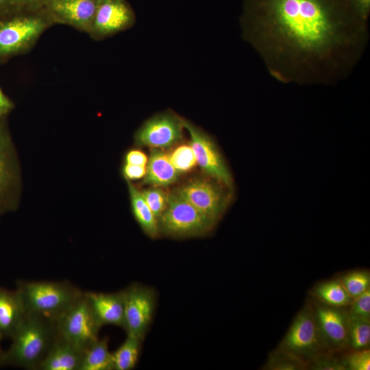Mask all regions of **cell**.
<instances>
[{
	"label": "cell",
	"mask_w": 370,
	"mask_h": 370,
	"mask_svg": "<svg viewBox=\"0 0 370 370\" xmlns=\"http://www.w3.org/2000/svg\"><path fill=\"white\" fill-rule=\"evenodd\" d=\"M242 36L284 84L334 85L356 66L368 23L346 0H244Z\"/></svg>",
	"instance_id": "obj_1"
},
{
	"label": "cell",
	"mask_w": 370,
	"mask_h": 370,
	"mask_svg": "<svg viewBox=\"0 0 370 370\" xmlns=\"http://www.w3.org/2000/svg\"><path fill=\"white\" fill-rule=\"evenodd\" d=\"M53 25L45 5H0V64L30 51Z\"/></svg>",
	"instance_id": "obj_2"
},
{
	"label": "cell",
	"mask_w": 370,
	"mask_h": 370,
	"mask_svg": "<svg viewBox=\"0 0 370 370\" xmlns=\"http://www.w3.org/2000/svg\"><path fill=\"white\" fill-rule=\"evenodd\" d=\"M57 336L55 321L36 314H27L11 338L10 347L0 358V367L38 370Z\"/></svg>",
	"instance_id": "obj_3"
},
{
	"label": "cell",
	"mask_w": 370,
	"mask_h": 370,
	"mask_svg": "<svg viewBox=\"0 0 370 370\" xmlns=\"http://www.w3.org/2000/svg\"><path fill=\"white\" fill-rule=\"evenodd\" d=\"M27 314L56 321L83 294L67 282L18 280L16 288Z\"/></svg>",
	"instance_id": "obj_4"
},
{
	"label": "cell",
	"mask_w": 370,
	"mask_h": 370,
	"mask_svg": "<svg viewBox=\"0 0 370 370\" xmlns=\"http://www.w3.org/2000/svg\"><path fill=\"white\" fill-rule=\"evenodd\" d=\"M159 232L173 237L203 236L217 223L203 214L176 190L169 193L166 209L158 219Z\"/></svg>",
	"instance_id": "obj_5"
},
{
	"label": "cell",
	"mask_w": 370,
	"mask_h": 370,
	"mask_svg": "<svg viewBox=\"0 0 370 370\" xmlns=\"http://www.w3.org/2000/svg\"><path fill=\"white\" fill-rule=\"evenodd\" d=\"M307 364L325 352L313 306L303 308L292 323L279 347Z\"/></svg>",
	"instance_id": "obj_6"
},
{
	"label": "cell",
	"mask_w": 370,
	"mask_h": 370,
	"mask_svg": "<svg viewBox=\"0 0 370 370\" xmlns=\"http://www.w3.org/2000/svg\"><path fill=\"white\" fill-rule=\"evenodd\" d=\"M55 324L58 336L84 351L99 338L101 328L95 319L84 292Z\"/></svg>",
	"instance_id": "obj_7"
},
{
	"label": "cell",
	"mask_w": 370,
	"mask_h": 370,
	"mask_svg": "<svg viewBox=\"0 0 370 370\" xmlns=\"http://www.w3.org/2000/svg\"><path fill=\"white\" fill-rule=\"evenodd\" d=\"M176 190L197 210L217 223L230 203L232 190L213 178H195Z\"/></svg>",
	"instance_id": "obj_8"
},
{
	"label": "cell",
	"mask_w": 370,
	"mask_h": 370,
	"mask_svg": "<svg viewBox=\"0 0 370 370\" xmlns=\"http://www.w3.org/2000/svg\"><path fill=\"white\" fill-rule=\"evenodd\" d=\"M182 123L184 128L190 135V145L201 170L210 177L232 190V174L214 140L188 120L182 118Z\"/></svg>",
	"instance_id": "obj_9"
},
{
	"label": "cell",
	"mask_w": 370,
	"mask_h": 370,
	"mask_svg": "<svg viewBox=\"0 0 370 370\" xmlns=\"http://www.w3.org/2000/svg\"><path fill=\"white\" fill-rule=\"evenodd\" d=\"M182 117L170 110L146 120L135 133V143L151 148L168 149L182 138Z\"/></svg>",
	"instance_id": "obj_10"
},
{
	"label": "cell",
	"mask_w": 370,
	"mask_h": 370,
	"mask_svg": "<svg viewBox=\"0 0 370 370\" xmlns=\"http://www.w3.org/2000/svg\"><path fill=\"white\" fill-rule=\"evenodd\" d=\"M136 22L134 10L127 0H99L88 34L99 41L130 29Z\"/></svg>",
	"instance_id": "obj_11"
},
{
	"label": "cell",
	"mask_w": 370,
	"mask_h": 370,
	"mask_svg": "<svg viewBox=\"0 0 370 370\" xmlns=\"http://www.w3.org/2000/svg\"><path fill=\"white\" fill-rule=\"evenodd\" d=\"M125 301V330L127 334L143 339L152 320L156 297L145 286L132 284L123 290Z\"/></svg>",
	"instance_id": "obj_12"
},
{
	"label": "cell",
	"mask_w": 370,
	"mask_h": 370,
	"mask_svg": "<svg viewBox=\"0 0 370 370\" xmlns=\"http://www.w3.org/2000/svg\"><path fill=\"white\" fill-rule=\"evenodd\" d=\"M320 301L313 306L321 341L328 353L348 347L347 312Z\"/></svg>",
	"instance_id": "obj_13"
},
{
	"label": "cell",
	"mask_w": 370,
	"mask_h": 370,
	"mask_svg": "<svg viewBox=\"0 0 370 370\" xmlns=\"http://www.w3.org/2000/svg\"><path fill=\"white\" fill-rule=\"evenodd\" d=\"M99 0H49L45 7L54 25L72 27L88 34Z\"/></svg>",
	"instance_id": "obj_14"
},
{
	"label": "cell",
	"mask_w": 370,
	"mask_h": 370,
	"mask_svg": "<svg viewBox=\"0 0 370 370\" xmlns=\"http://www.w3.org/2000/svg\"><path fill=\"white\" fill-rule=\"evenodd\" d=\"M92 314L101 328L113 325L125 330V301L123 291L104 293L84 292Z\"/></svg>",
	"instance_id": "obj_15"
},
{
	"label": "cell",
	"mask_w": 370,
	"mask_h": 370,
	"mask_svg": "<svg viewBox=\"0 0 370 370\" xmlns=\"http://www.w3.org/2000/svg\"><path fill=\"white\" fill-rule=\"evenodd\" d=\"M27 314L21 295L16 289L0 287V334L12 338Z\"/></svg>",
	"instance_id": "obj_16"
},
{
	"label": "cell",
	"mask_w": 370,
	"mask_h": 370,
	"mask_svg": "<svg viewBox=\"0 0 370 370\" xmlns=\"http://www.w3.org/2000/svg\"><path fill=\"white\" fill-rule=\"evenodd\" d=\"M84 352L57 335L38 370H79Z\"/></svg>",
	"instance_id": "obj_17"
},
{
	"label": "cell",
	"mask_w": 370,
	"mask_h": 370,
	"mask_svg": "<svg viewBox=\"0 0 370 370\" xmlns=\"http://www.w3.org/2000/svg\"><path fill=\"white\" fill-rule=\"evenodd\" d=\"M180 173L172 164L169 156L162 149L152 148L146 164L143 183L166 186L175 182Z\"/></svg>",
	"instance_id": "obj_18"
},
{
	"label": "cell",
	"mask_w": 370,
	"mask_h": 370,
	"mask_svg": "<svg viewBox=\"0 0 370 370\" xmlns=\"http://www.w3.org/2000/svg\"><path fill=\"white\" fill-rule=\"evenodd\" d=\"M127 181L133 214L143 232L154 238L159 234L158 219L147 205L140 190Z\"/></svg>",
	"instance_id": "obj_19"
},
{
	"label": "cell",
	"mask_w": 370,
	"mask_h": 370,
	"mask_svg": "<svg viewBox=\"0 0 370 370\" xmlns=\"http://www.w3.org/2000/svg\"><path fill=\"white\" fill-rule=\"evenodd\" d=\"M79 370H114L107 338H98L84 351Z\"/></svg>",
	"instance_id": "obj_20"
},
{
	"label": "cell",
	"mask_w": 370,
	"mask_h": 370,
	"mask_svg": "<svg viewBox=\"0 0 370 370\" xmlns=\"http://www.w3.org/2000/svg\"><path fill=\"white\" fill-rule=\"evenodd\" d=\"M312 294L319 301L335 308L349 306L353 299L340 279H333L317 284Z\"/></svg>",
	"instance_id": "obj_21"
},
{
	"label": "cell",
	"mask_w": 370,
	"mask_h": 370,
	"mask_svg": "<svg viewBox=\"0 0 370 370\" xmlns=\"http://www.w3.org/2000/svg\"><path fill=\"white\" fill-rule=\"evenodd\" d=\"M143 339L127 334L125 341L112 353L114 370H130L136 365Z\"/></svg>",
	"instance_id": "obj_22"
},
{
	"label": "cell",
	"mask_w": 370,
	"mask_h": 370,
	"mask_svg": "<svg viewBox=\"0 0 370 370\" xmlns=\"http://www.w3.org/2000/svg\"><path fill=\"white\" fill-rule=\"evenodd\" d=\"M347 314L348 347L354 350L367 349L370 344V319Z\"/></svg>",
	"instance_id": "obj_23"
},
{
	"label": "cell",
	"mask_w": 370,
	"mask_h": 370,
	"mask_svg": "<svg viewBox=\"0 0 370 370\" xmlns=\"http://www.w3.org/2000/svg\"><path fill=\"white\" fill-rule=\"evenodd\" d=\"M340 280L352 299L370 288V274L367 271H352L343 275Z\"/></svg>",
	"instance_id": "obj_24"
},
{
	"label": "cell",
	"mask_w": 370,
	"mask_h": 370,
	"mask_svg": "<svg viewBox=\"0 0 370 370\" xmlns=\"http://www.w3.org/2000/svg\"><path fill=\"white\" fill-rule=\"evenodd\" d=\"M264 369L274 370H298L308 367L307 364L291 354L278 348L271 353Z\"/></svg>",
	"instance_id": "obj_25"
},
{
	"label": "cell",
	"mask_w": 370,
	"mask_h": 370,
	"mask_svg": "<svg viewBox=\"0 0 370 370\" xmlns=\"http://www.w3.org/2000/svg\"><path fill=\"white\" fill-rule=\"evenodd\" d=\"M169 158L172 164L180 173L189 171L197 163L195 153L190 145L177 147Z\"/></svg>",
	"instance_id": "obj_26"
},
{
	"label": "cell",
	"mask_w": 370,
	"mask_h": 370,
	"mask_svg": "<svg viewBox=\"0 0 370 370\" xmlns=\"http://www.w3.org/2000/svg\"><path fill=\"white\" fill-rule=\"evenodd\" d=\"M140 191L147 205L156 219H158L166 208L169 193L158 187L149 188Z\"/></svg>",
	"instance_id": "obj_27"
},
{
	"label": "cell",
	"mask_w": 370,
	"mask_h": 370,
	"mask_svg": "<svg viewBox=\"0 0 370 370\" xmlns=\"http://www.w3.org/2000/svg\"><path fill=\"white\" fill-rule=\"evenodd\" d=\"M345 369L369 370L370 352L368 349L354 350L343 359Z\"/></svg>",
	"instance_id": "obj_28"
},
{
	"label": "cell",
	"mask_w": 370,
	"mask_h": 370,
	"mask_svg": "<svg viewBox=\"0 0 370 370\" xmlns=\"http://www.w3.org/2000/svg\"><path fill=\"white\" fill-rule=\"evenodd\" d=\"M349 314L370 319V288L354 298L349 304Z\"/></svg>",
	"instance_id": "obj_29"
},
{
	"label": "cell",
	"mask_w": 370,
	"mask_h": 370,
	"mask_svg": "<svg viewBox=\"0 0 370 370\" xmlns=\"http://www.w3.org/2000/svg\"><path fill=\"white\" fill-rule=\"evenodd\" d=\"M308 367L317 370H344L345 369L343 360H338L325 353L318 356L309 363Z\"/></svg>",
	"instance_id": "obj_30"
},
{
	"label": "cell",
	"mask_w": 370,
	"mask_h": 370,
	"mask_svg": "<svg viewBox=\"0 0 370 370\" xmlns=\"http://www.w3.org/2000/svg\"><path fill=\"white\" fill-rule=\"evenodd\" d=\"M346 1L361 20L368 23L370 14V0H346Z\"/></svg>",
	"instance_id": "obj_31"
},
{
	"label": "cell",
	"mask_w": 370,
	"mask_h": 370,
	"mask_svg": "<svg viewBox=\"0 0 370 370\" xmlns=\"http://www.w3.org/2000/svg\"><path fill=\"white\" fill-rule=\"evenodd\" d=\"M4 145H5L4 134L1 127L0 126V190L5 186L8 177Z\"/></svg>",
	"instance_id": "obj_32"
},
{
	"label": "cell",
	"mask_w": 370,
	"mask_h": 370,
	"mask_svg": "<svg viewBox=\"0 0 370 370\" xmlns=\"http://www.w3.org/2000/svg\"><path fill=\"white\" fill-rule=\"evenodd\" d=\"M146 166L125 163L123 168V173L126 180H138L144 177Z\"/></svg>",
	"instance_id": "obj_33"
},
{
	"label": "cell",
	"mask_w": 370,
	"mask_h": 370,
	"mask_svg": "<svg viewBox=\"0 0 370 370\" xmlns=\"http://www.w3.org/2000/svg\"><path fill=\"white\" fill-rule=\"evenodd\" d=\"M148 158L139 150H131L125 155V163L146 166Z\"/></svg>",
	"instance_id": "obj_34"
},
{
	"label": "cell",
	"mask_w": 370,
	"mask_h": 370,
	"mask_svg": "<svg viewBox=\"0 0 370 370\" xmlns=\"http://www.w3.org/2000/svg\"><path fill=\"white\" fill-rule=\"evenodd\" d=\"M49 0H0V5H45Z\"/></svg>",
	"instance_id": "obj_35"
},
{
	"label": "cell",
	"mask_w": 370,
	"mask_h": 370,
	"mask_svg": "<svg viewBox=\"0 0 370 370\" xmlns=\"http://www.w3.org/2000/svg\"><path fill=\"white\" fill-rule=\"evenodd\" d=\"M14 107L12 101L0 87V119L7 114Z\"/></svg>",
	"instance_id": "obj_36"
},
{
	"label": "cell",
	"mask_w": 370,
	"mask_h": 370,
	"mask_svg": "<svg viewBox=\"0 0 370 370\" xmlns=\"http://www.w3.org/2000/svg\"><path fill=\"white\" fill-rule=\"evenodd\" d=\"M2 340V338H1V336L0 334V342ZM3 350L1 349V343H0V358L2 356L3 354Z\"/></svg>",
	"instance_id": "obj_37"
}]
</instances>
